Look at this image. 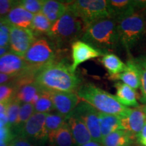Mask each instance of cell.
Listing matches in <instances>:
<instances>
[{
    "label": "cell",
    "instance_id": "cell-1",
    "mask_svg": "<svg viewBox=\"0 0 146 146\" xmlns=\"http://www.w3.org/2000/svg\"><path fill=\"white\" fill-rule=\"evenodd\" d=\"M43 91L75 93L81 87V79L64 60H56L41 68L35 79Z\"/></svg>",
    "mask_w": 146,
    "mask_h": 146
},
{
    "label": "cell",
    "instance_id": "cell-2",
    "mask_svg": "<svg viewBox=\"0 0 146 146\" xmlns=\"http://www.w3.org/2000/svg\"><path fill=\"white\" fill-rule=\"evenodd\" d=\"M81 38L83 41L104 53L116 50L120 43L116 21L110 17L98 20L85 29Z\"/></svg>",
    "mask_w": 146,
    "mask_h": 146
},
{
    "label": "cell",
    "instance_id": "cell-3",
    "mask_svg": "<svg viewBox=\"0 0 146 146\" xmlns=\"http://www.w3.org/2000/svg\"><path fill=\"white\" fill-rule=\"evenodd\" d=\"M76 94L80 99L92 106L99 112L123 118L130 112L131 108L122 105L116 97L92 83L81 85Z\"/></svg>",
    "mask_w": 146,
    "mask_h": 146
},
{
    "label": "cell",
    "instance_id": "cell-4",
    "mask_svg": "<svg viewBox=\"0 0 146 146\" xmlns=\"http://www.w3.org/2000/svg\"><path fill=\"white\" fill-rule=\"evenodd\" d=\"M85 32L84 25L80 18L68 8L66 12L52 25L48 35L58 45L73 43L82 37Z\"/></svg>",
    "mask_w": 146,
    "mask_h": 146
},
{
    "label": "cell",
    "instance_id": "cell-5",
    "mask_svg": "<svg viewBox=\"0 0 146 146\" xmlns=\"http://www.w3.org/2000/svg\"><path fill=\"white\" fill-rule=\"evenodd\" d=\"M116 21L119 42L128 52L141 39L145 31V18L137 12Z\"/></svg>",
    "mask_w": 146,
    "mask_h": 146
},
{
    "label": "cell",
    "instance_id": "cell-6",
    "mask_svg": "<svg viewBox=\"0 0 146 146\" xmlns=\"http://www.w3.org/2000/svg\"><path fill=\"white\" fill-rule=\"evenodd\" d=\"M68 8L81 19L85 30L94 22L110 17L107 1L105 0H78L70 1L68 3Z\"/></svg>",
    "mask_w": 146,
    "mask_h": 146
},
{
    "label": "cell",
    "instance_id": "cell-7",
    "mask_svg": "<svg viewBox=\"0 0 146 146\" xmlns=\"http://www.w3.org/2000/svg\"><path fill=\"white\" fill-rule=\"evenodd\" d=\"M56 52L46 39H36L23 56L27 63L34 68L41 69L56 60Z\"/></svg>",
    "mask_w": 146,
    "mask_h": 146
},
{
    "label": "cell",
    "instance_id": "cell-8",
    "mask_svg": "<svg viewBox=\"0 0 146 146\" xmlns=\"http://www.w3.org/2000/svg\"><path fill=\"white\" fill-rule=\"evenodd\" d=\"M70 115L76 116L85 123L90 133L93 141L102 143L99 112L87 102L82 101L76 106Z\"/></svg>",
    "mask_w": 146,
    "mask_h": 146
},
{
    "label": "cell",
    "instance_id": "cell-9",
    "mask_svg": "<svg viewBox=\"0 0 146 146\" xmlns=\"http://www.w3.org/2000/svg\"><path fill=\"white\" fill-rule=\"evenodd\" d=\"M47 114L35 112L20 130V135L36 143H44L47 140L45 118Z\"/></svg>",
    "mask_w": 146,
    "mask_h": 146
},
{
    "label": "cell",
    "instance_id": "cell-10",
    "mask_svg": "<svg viewBox=\"0 0 146 146\" xmlns=\"http://www.w3.org/2000/svg\"><path fill=\"white\" fill-rule=\"evenodd\" d=\"M35 41V35L30 29L10 27L9 47L11 52L23 57Z\"/></svg>",
    "mask_w": 146,
    "mask_h": 146
},
{
    "label": "cell",
    "instance_id": "cell-11",
    "mask_svg": "<svg viewBox=\"0 0 146 146\" xmlns=\"http://www.w3.org/2000/svg\"><path fill=\"white\" fill-rule=\"evenodd\" d=\"M50 94L54 109L58 114L68 118L78 104L80 98L76 93L47 91Z\"/></svg>",
    "mask_w": 146,
    "mask_h": 146
},
{
    "label": "cell",
    "instance_id": "cell-12",
    "mask_svg": "<svg viewBox=\"0 0 146 146\" xmlns=\"http://www.w3.org/2000/svg\"><path fill=\"white\" fill-rule=\"evenodd\" d=\"M34 68L21 56L8 52L0 57V73L12 76H21Z\"/></svg>",
    "mask_w": 146,
    "mask_h": 146
},
{
    "label": "cell",
    "instance_id": "cell-13",
    "mask_svg": "<svg viewBox=\"0 0 146 146\" xmlns=\"http://www.w3.org/2000/svg\"><path fill=\"white\" fill-rule=\"evenodd\" d=\"M107 6L110 18L118 21L135 13L138 9L146 8V1L109 0L107 1Z\"/></svg>",
    "mask_w": 146,
    "mask_h": 146
},
{
    "label": "cell",
    "instance_id": "cell-14",
    "mask_svg": "<svg viewBox=\"0 0 146 146\" xmlns=\"http://www.w3.org/2000/svg\"><path fill=\"white\" fill-rule=\"evenodd\" d=\"M71 48L72 58L71 69L73 72H76V68L81 64L92 58L104 56L106 54V53L80 40L73 42L71 45Z\"/></svg>",
    "mask_w": 146,
    "mask_h": 146
},
{
    "label": "cell",
    "instance_id": "cell-15",
    "mask_svg": "<svg viewBox=\"0 0 146 146\" xmlns=\"http://www.w3.org/2000/svg\"><path fill=\"white\" fill-rule=\"evenodd\" d=\"M146 122V114L141 107L131 108L127 116L120 118V124L123 130H126L135 135L141 132Z\"/></svg>",
    "mask_w": 146,
    "mask_h": 146
},
{
    "label": "cell",
    "instance_id": "cell-16",
    "mask_svg": "<svg viewBox=\"0 0 146 146\" xmlns=\"http://www.w3.org/2000/svg\"><path fill=\"white\" fill-rule=\"evenodd\" d=\"M33 17L34 14L30 13L18 5L17 1V4L12 8L8 14L4 17L0 18L10 27L29 29L31 25Z\"/></svg>",
    "mask_w": 146,
    "mask_h": 146
},
{
    "label": "cell",
    "instance_id": "cell-17",
    "mask_svg": "<svg viewBox=\"0 0 146 146\" xmlns=\"http://www.w3.org/2000/svg\"><path fill=\"white\" fill-rule=\"evenodd\" d=\"M43 90L35 81L25 82L16 87L15 98L21 103L31 104L34 106Z\"/></svg>",
    "mask_w": 146,
    "mask_h": 146
},
{
    "label": "cell",
    "instance_id": "cell-18",
    "mask_svg": "<svg viewBox=\"0 0 146 146\" xmlns=\"http://www.w3.org/2000/svg\"><path fill=\"white\" fill-rule=\"evenodd\" d=\"M66 122L76 145L81 146L92 141L88 129L81 119L70 115L66 119Z\"/></svg>",
    "mask_w": 146,
    "mask_h": 146
},
{
    "label": "cell",
    "instance_id": "cell-19",
    "mask_svg": "<svg viewBox=\"0 0 146 146\" xmlns=\"http://www.w3.org/2000/svg\"><path fill=\"white\" fill-rule=\"evenodd\" d=\"M68 10V3L55 0H45L41 12L54 25Z\"/></svg>",
    "mask_w": 146,
    "mask_h": 146
},
{
    "label": "cell",
    "instance_id": "cell-20",
    "mask_svg": "<svg viewBox=\"0 0 146 146\" xmlns=\"http://www.w3.org/2000/svg\"><path fill=\"white\" fill-rule=\"evenodd\" d=\"M136 136L129 131L118 130L102 138L103 146H131Z\"/></svg>",
    "mask_w": 146,
    "mask_h": 146
},
{
    "label": "cell",
    "instance_id": "cell-21",
    "mask_svg": "<svg viewBox=\"0 0 146 146\" xmlns=\"http://www.w3.org/2000/svg\"><path fill=\"white\" fill-rule=\"evenodd\" d=\"M111 78L113 79L121 80L124 83L133 89L139 88L141 86L138 70L131 59L127 61V63L126 64V68L123 72Z\"/></svg>",
    "mask_w": 146,
    "mask_h": 146
},
{
    "label": "cell",
    "instance_id": "cell-22",
    "mask_svg": "<svg viewBox=\"0 0 146 146\" xmlns=\"http://www.w3.org/2000/svg\"><path fill=\"white\" fill-rule=\"evenodd\" d=\"M114 87L116 89V96L115 97L122 105L126 107L137 108L139 106L135 89L120 82L115 84Z\"/></svg>",
    "mask_w": 146,
    "mask_h": 146
},
{
    "label": "cell",
    "instance_id": "cell-23",
    "mask_svg": "<svg viewBox=\"0 0 146 146\" xmlns=\"http://www.w3.org/2000/svg\"><path fill=\"white\" fill-rule=\"evenodd\" d=\"M47 140L52 146H74V141L67 122L58 131L48 136Z\"/></svg>",
    "mask_w": 146,
    "mask_h": 146
},
{
    "label": "cell",
    "instance_id": "cell-24",
    "mask_svg": "<svg viewBox=\"0 0 146 146\" xmlns=\"http://www.w3.org/2000/svg\"><path fill=\"white\" fill-rule=\"evenodd\" d=\"M100 130L102 138L118 130H123L119 116L99 112Z\"/></svg>",
    "mask_w": 146,
    "mask_h": 146
},
{
    "label": "cell",
    "instance_id": "cell-25",
    "mask_svg": "<svg viewBox=\"0 0 146 146\" xmlns=\"http://www.w3.org/2000/svg\"><path fill=\"white\" fill-rule=\"evenodd\" d=\"M101 62L111 77L120 74L126 68L125 64L118 56L113 54H105L102 57Z\"/></svg>",
    "mask_w": 146,
    "mask_h": 146
},
{
    "label": "cell",
    "instance_id": "cell-26",
    "mask_svg": "<svg viewBox=\"0 0 146 146\" xmlns=\"http://www.w3.org/2000/svg\"><path fill=\"white\" fill-rule=\"evenodd\" d=\"M52 25L46 16L41 12L34 15L30 29L35 35L36 34L48 35L50 33Z\"/></svg>",
    "mask_w": 146,
    "mask_h": 146
},
{
    "label": "cell",
    "instance_id": "cell-27",
    "mask_svg": "<svg viewBox=\"0 0 146 146\" xmlns=\"http://www.w3.org/2000/svg\"><path fill=\"white\" fill-rule=\"evenodd\" d=\"M131 60L135 65L139 74L140 81H141L140 87L142 94L140 101L146 104V55H143Z\"/></svg>",
    "mask_w": 146,
    "mask_h": 146
},
{
    "label": "cell",
    "instance_id": "cell-28",
    "mask_svg": "<svg viewBox=\"0 0 146 146\" xmlns=\"http://www.w3.org/2000/svg\"><path fill=\"white\" fill-rule=\"evenodd\" d=\"M66 123V118L60 114H47L45 118V129L48 136L58 131Z\"/></svg>",
    "mask_w": 146,
    "mask_h": 146
},
{
    "label": "cell",
    "instance_id": "cell-29",
    "mask_svg": "<svg viewBox=\"0 0 146 146\" xmlns=\"http://www.w3.org/2000/svg\"><path fill=\"white\" fill-rule=\"evenodd\" d=\"M21 104V102L18 101L15 97L7 104L6 115L8 118V125L10 129L16 127Z\"/></svg>",
    "mask_w": 146,
    "mask_h": 146
},
{
    "label": "cell",
    "instance_id": "cell-30",
    "mask_svg": "<svg viewBox=\"0 0 146 146\" xmlns=\"http://www.w3.org/2000/svg\"><path fill=\"white\" fill-rule=\"evenodd\" d=\"M34 110L35 112L45 114H49V112L55 110L50 94L47 91H43L39 98L34 104Z\"/></svg>",
    "mask_w": 146,
    "mask_h": 146
},
{
    "label": "cell",
    "instance_id": "cell-31",
    "mask_svg": "<svg viewBox=\"0 0 146 146\" xmlns=\"http://www.w3.org/2000/svg\"><path fill=\"white\" fill-rule=\"evenodd\" d=\"M34 113V106L31 104H23V105L21 106L16 127V128H17L18 132Z\"/></svg>",
    "mask_w": 146,
    "mask_h": 146
},
{
    "label": "cell",
    "instance_id": "cell-32",
    "mask_svg": "<svg viewBox=\"0 0 146 146\" xmlns=\"http://www.w3.org/2000/svg\"><path fill=\"white\" fill-rule=\"evenodd\" d=\"M45 0H22L18 4L33 14L41 13Z\"/></svg>",
    "mask_w": 146,
    "mask_h": 146
},
{
    "label": "cell",
    "instance_id": "cell-33",
    "mask_svg": "<svg viewBox=\"0 0 146 146\" xmlns=\"http://www.w3.org/2000/svg\"><path fill=\"white\" fill-rule=\"evenodd\" d=\"M16 87L9 83L0 85V103H8L15 97Z\"/></svg>",
    "mask_w": 146,
    "mask_h": 146
},
{
    "label": "cell",
    "instance_id": "cell-34",
    "mask_svg": "<svg viewBox=\"0 0 146 146\" xmlns=\"http://www.w3.org/2000/svg\"><path fill=\"white\" fill-rule=\"evenodd\" d=\"M15 137L16 135L12 132L9 126L0 120V141L9 144Z\"/></svg>",
    "mask_w": 146,
    "mask_h": 146
},
{
    "label": "cell",
    "instance_id": "cell-35",
    "mask_svg": "<svg viewBox=\"0 0 146 146\" xmlns=\"http://www.w3.org/2000/svg\"><path fill=\"white\" fill-rule=\"evenodd\" d=\"M10 27L0 18V47L9 46Z\"/></svg>",
    "mask_w": 146,
    "mask_h": 146
},
{
    "label": "cell",
    "instance_id": "cell-36",
    "mask_svg": "<svg viewBox=\"0 0 146 146\" xmlns=\"http://www.w3.org/2000/svg\"><path fill=\"white\" fill-rule=\"evenodd\" d=\"M17 4V1L0 0V18L4 17Z\"/></svg>",
    "mask_w": 146,
    "mask_h": 146
},
{
    "label": "cell",
    "instance_id": "cell-37",
    "mask_svg": "<svg viewBox=\"0 0 146 146\" xmlns=\"http://www.w3.org/2000/svg\"><path fill=\"white\" fill-rule=\"evenodd\" d=\"M9 146H35L31 143L29 140L24 137L16 136L14 139L8 144Z\"/></svg>",
    "mask_w": 146,
    "mask_h": 146
},
{
    "label": "cell",
    "instance_id": "cell-38",
    "mask_svg": "<svg viewBox=\"0 0 146 146\" xmlns=\"http://www.w3.org/2000/svg\"><path fill=\"white\" fill-rule=\"evenodd\" d=\"M18 76H12V75H7V74L0 73V85H3V84L9 83L11 81L12 82L15 78Z\"/></svg>",
    "mask_w": 146,
    "mask_h": 146
},
{
    "label": "cell",
    "instance_id": "cell-39",
    "mask_svg": "<svg viewBox=\"0 0 146 146\" xmlns=\"http://www.w3.org/2000/svg\"><path fill=\"white\" fill-rule=\"evenodd\" d=\"M145 138H146V122L141 132L139 133L137 135H136V139L137 140V141L139 140L142 139H145Z\"/></svg>",
    "mask_w": 146,
    "mask_h": 146
},
{
    "label": "cell",
    "instance_id": "cell-40",
    "mask_svg": "<svg viewBox=\"0 0 146 146\" xmlns=\"http://www.w3.org/2000/svg\"><path fill=\"white\" fill-rule=\"evenodd\" d=\"M81 146H103V145L101 143H99V142H97L95 141H91L88 142V143L84 144V145Z\"/></svg>",
    "mask_w": 146,
    "mask_h": 146
},
{
    "label": "cell",
    "instance_id": "cell-41",
    "mask_svg": "<svg viewBox=\"0 0 146 146\" xmlns=\"http://www.w3.org/2000/svg\"><path fill=\"white\" fill-rule=\"evenodd\" d=\"M7 104L8 103H0V114H6Z\"/></svg>",
    "mask_w": 146,
    "mask_h": 146
},
{
    "label": "cell",
    "instance_id": "cell-42",
    "mask_svg": "<svg viewBox=\"0 0 146 146\" xmlns=\"http://www.w3.org/2000/svg\"><path fill=\"white\" fill-rule=\"evenodd\" d=\"M9 50H10V47H9V46L0 47V57H1V56H2L3 55L7 54V53L8 52Z\"/></svg>",
    "mask_w": 146,
    "mask_h": 146
},
{
    "label": "cell",
    "instance_id": "cell-43",
    "mask_svg": "<svg viewBox=\"0 0 146 146\" xmlns=\"http://www.w3.org/2000/svg\"><path fill=\"white\" fill-rule=\"evenodd\" d=\"M139 143L140 144H141L143 146H146V138L145 139H140L138 141Z\"/></svg>",
    "mask_w": 146,
    "mask_h": 146
},
{
    "label": "cell",
    "instance_id": "cell-44",
    "mask_svg": "<svg viewBox=\"0 0 146 146\" xmlns=\"http://www.w3.org/2000/svg\"><path fill=\"white\" fill-rule=\"evenodd\" d=\"M8 144L7 143H5V142H3V141H0V146H7Z\"/></svg>",
    "mask_w": 146,
    "mask_h": 146
},
{
    "label": "cell",
    "instance_id": "cell-45",
    "mask_svg": "<svg viewBox=\"0 0 146 146\" xmlns=\"http://www.w3.org/2000/svg\"><path fill=\"white\" fill-rule=\"evenodd\" d=\"M140 107H141V108L143 110V111L145 112V114H146V104L143 106H140Z\"/></svg>",
    "mask_w": 146,
    "mask_h": 146
},
{
    "label": "cell",
    "instance_id": "cell-46",
    "mask_svg": "<svg viewBox=\"0 0 146 146\" xmlns=\"http://www.w3.org/2000/svg\"><path fill=\"white\" fill-rule=\"evenodd\" d=\"M7 146H9V145H7Z\"/></svg>",
    "mask_w": 146,
    "mask_h": 146
}]
</instances>
